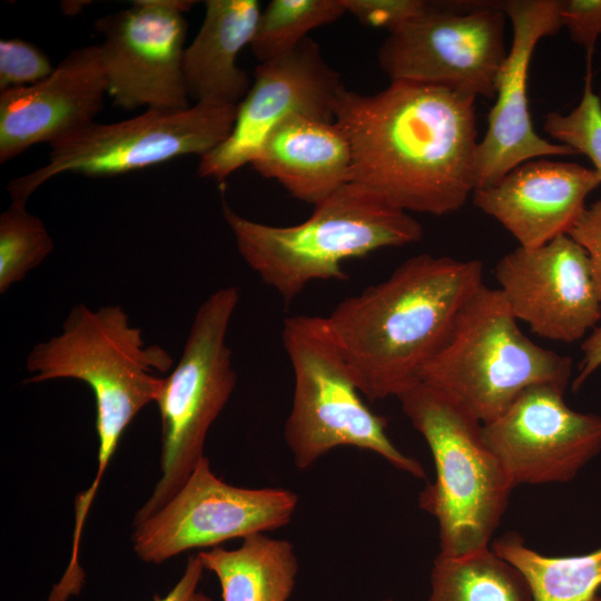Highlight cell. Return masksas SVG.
Here are the masks:
<instances>
[{"label": "cell", "instance_id": "obj_1", "mask_svg": "<svg viewBox=\"0 0 601 601\" xmlns=\"http://www.w3.org/2000/svg\"><path fill=\"white\" fill-rule=\"evenodd\" d=\"M476 97L450 88L391 81L339 93L334 121L352 150V183L404 210L443 216L475 189Z\"/></svg>", "mask_w": 601, "mask_h": 601}, {"label": "cell", "instance_id": "obj_2", "mask_svg": "<svg viewBox=\"0 0 601 601\" xmlns=\"http://www.w3.org/2000/svg\"><path fill=\"white\" fill-rule=\"evenodd\" d=\"M482 285L481 260L425 253L339 302L326 321L359 392L375 402L417 383Z\"/></svg>", "mask_w": 601, "mask_h": 601}, {"label": "cell", "instance_id": "obj_3", "mask_svg": "<svg viewBox=\"0 0 601 601\" xmlns=\"http://www.w3.org/2000/svg\"><path fill=\"white\" fill-rule=\"evenodd\" d=\"M169 353L146 345L139 327L129 323L118 305L93 311L83 304L71 308L61 333L37 344L26 366L33 375L24 383L73 378L86 383L96 402L98 436L97 472L76 503L89 511L121 435L134 417L156 402L166 373L173 367Z\"/></svg>", "mask_w": 601, "mask_h": 601}, {"label": "cell", "instance_id": "obj_4", "mask_svg": "<svg viewBox=\"0 0 601 601\" xmlns=\"http://www.w3.org/2000/svg\"><path fill=\"white\" fill-rule=\"evenodd\" d=\"M237 249L260 280L290 303L315 280L347 278L342 264L377 249L418 242L422 225L408 213L348 183L292 226L248 219L223 208Z\"/></svg>", "mask_w": 601, "mask_h": 601}, {"label": "cell", "instance_id": "obj_5", "mask_svg": "<svg viewBox=\"0 0 601 601\" xmlns=\"http://www.w3.org/2000/svg\"><path fill=\"white\" fill-rule=\"evenodd\" d=\"M426 441L435 481L418 505L439 523L440 553L461 556L489 548L515 487L483 436L482 422L460 401L417 382L398 397Z\"/></svg>", "mask_w": 601, "mask_h": 601}, {"label": "cell", "instance_id": "obj_6", "mask_svg": "<svg viewBox=\"0 0 601 601\" xmlns=\"http://www.w3.org/2000/svg\"><path fill=\"white\" fill-rule=\"evenodd\" d=\"M571 374L572 358L524 335L501 290L483 284L418 381L455 397L487 423L532 385L565 390Z\"/></svg>", "mask_w": 601, "mask_h": 601}, {"label": "cell", "instance_id": "obj_7", "mask_svg": "<svg viewBox=\"0 0 601 601\" xmlns=\"http://www.w3.org/2000/svg\"><path fill=\"white\" fill-rule=\"evenodd\" d=\"M282 341L294 373L284 437L297 469L311 467L333 449L351 446L371 451L414 477H426L421 463L391 441L386 420L362 401L326 317L285 318Z\"/></svg>", "mask_w": 601, "mask_h": 601}, {"label": "cell", "instance_id": "obj_8", "mask_svg": "<svg viewBox=\"0 0 601 601\" xmlns=\"http://www.w3.org/2000/svg\"><path fill=\"white\" fill-rule=\"evenodd\" d=\"M239 302L235 286L211 293L197 309L183 354L156 400L161 420V475L134 523L167 503L205 456V439L228 402L237 375L226 336Z\"/></svg>", "mask_w": 601, "mask_h": 601}, {"label": "cell", "instance_id": "obj_9", "mask_svg": "<svg viewBox=\"0 0 601 601\" xmlns=\"http://www.w3.org/2000/svg\"><path fill=\"white\" fill-rule=\"evenodd\" d=\"M237 106L196 102L178 110L147 109L112 124L93 122L55 145L47 162L9 184L12 200L26 203L62 174L111 177L188 156H205L230 134Z\"/></svg>", "mask_w": 601, "mask_h": 601}, {"label": "cell", "instance_id": "obj_10", "mask_svg": "<svg viewBox=\"0 0 601 601\" xmlns=\"http://www.w3.org/2000/svg\"><path fill=\"white\" fill-rule=\"evenodd\" d=\"M506 20L500 1H431L423 14L385 39L380 66L391 81L494 99L509 53Z\"/></svg>", "mask_w": 601, "mask_h": 601}, {"label": "cell", "instance_id": "obj_11", "mask_svg": "<svg viewBox=\"0 0 601 601\" xmlns=\"http://www.w3.org/2000/svg\"><path fill=\"white\" fill-rule=\"evenodd\" d=\"M297 504L298 495L287 489L225 483L204 456L167 503L134 523L132 548L144 562L159 564L188 550L280 529Z\"/></svg>", "mask_w": 601, "mask_h": 601}, {"label": "cell", "instance_id": "obj_12", "mask_svg": "<svg viewBox=\"0 0 601 601\" xmlns=\"http://www.w3.org/2000/svg\"><path fill=\"white\" fill-rule=\"evenodd\" d=\"M188 0H137L97 21L108 95L124 109H186L183 60Z\"/></svg>", "mask_w": 601, "mask_h": 601}, {"label": "cell", "instance_id": "obj_13", "mask_svg": "<svg viewBox=\"0 0 601 601\" xmlns=\"http://www.w3.org/2000/svg\"><path fill=\"white\" fill-rule=\"evenodd\" d=\"M344 88L318 43L308 37L288 53L259 62L253 85L237 105L230 134L200 157L199 176L223 181L252 164L268 135L294 114L334 121Z\"/></svg>", "mask_w": 601, "mask_h": 601}, {"label": "cell", "instance_id": "obj_14", "mask_svg": "<svg viewBox=\"0 0 601 601\" xmlns=\"http://www.w3.org/2000/svg\"><path fill=\"white\" fill-rule=\"evenodd\" d=\"M563 388H525L483 436L515 486L571 481L601 451V416L570 408Z\"/></svg>", "mask_w": 601, "mask_h": 601}, {"label": "cell", "instance_id": "obj_15", "mask_svg": "<svg viewBox=\"0 0 601 601\" xmlns=\"http://www.w3.org/2000/svg\"><path fill=\"white\" fill-rule=\"evenodd\" d=\"M494 275L515 318L540 337L573 343L601 319L588 255L569 235L518 246L499 259Z\"/></svg>", "mask_w": 601, "mask_h": 601}, {"label": "cell", "instance_id": "obj_16", "mask_svg": "<svg viewBox=\"0 0 601 601\" xmlns=\"http://www.w3.org/2000/svg\"><path fill=\"white\" fill-rule=\"evenodd\" d=\"M512 26V42L500 72L495 104L477 144L475 188L491 186L516 166L548 156H575L573 148L539 136L528 105V71L538 42L562 29L560 0L500 1Z\"/></svg>", "mask_w": 601, "mask_h": 601}, {"label": "cell", "instance_id": "obj_17", "mask_svg": "<svg viewBox=\"0 0 601 601\" xmlns=\"http://www.w3.org/2000/svg\"><path fill=\"white\" fill-rule=\"evenodd\" d=\"M108 95L99 46L72 50L43 80L0 91V162L68 140L95 121Z\"/></svg>", "mask_w": 601, "mask_h": 601}, {"label": "cell", "instance_id": "obj_18", "mask_svg": "<svg viewBox=\"0 0 601 601\" xmlns=\"http://www.w3.org/2000/svg\"><path fill=\"white\" fill-rule=\"evenodd\" d=\"M600 175L575 162L525 161L497 183L475 188L474 205L497 220L520 247L536 248L568 235L585 210Z\"/></svg>", "mask_w": 601, "mask_h": 601}, {"label": "cell", "instance_id": "obj_19", "mask_svg": "<svg viewBox=\"0 0 601 601\" xmlns=\"http://www.w3.org/2000/svg\"><path fill=\"white\" fill-rule=\"evenodd\" d=\"M250 165L314 206L352 183V150L343 129L335 121L299 114L268 135Z\"/></svg>", "mask_w": 601, "mask_h": 601}, {"label": "cell", "instance_id": "obj_20", "mask_svg": "<svg viewBox=\"0 0 601 601\" xmlns=\"http://www.w3.org/2000/svg\"><path fill=\"white\" fill-rule=\"evenodd\" d=\"M262 9L257 0H207L205 17L185 49L184 78L196 102L237 106L250 88L237 58L256 31Z\"/></svg>", "mask_w": 601, "mask_h": 601}, {"label": "cell", "instance_id": "obj_21", "mask_svg": "<svg viewBox=\"0 0 601 601\" xmlns=\"http://www.w3.org/2000/svg\"><path fill=\"white\" fill-rule=\"evenodd\" d=\"M197 554L216 575L223 601H287L292 595L298 561L287 540L259 533L236 549L215 546Z\"/></svg>", "mask_w": 601, "mask_h": 601}, {"label": "cell", "instance_id": "obj_22", "mask_svg": "<svg viewBox=\"0 0 601 601\" xmlns=\"http://www.w3.org/2000/svg\"><path fill=\"white\" fill-rule=\"evenodd\" d=\"M491 549L520 571L533 601H590L601 587V548L582 555L548 556L510 532Z\"/></svg>", "mask_w": 601, "mask_h": 601}, {"label": "cell", "instance_id": "obj_23", "mask_svg": "<svg viewBox=\"0 0 601 601\" xmlns=\"http://www.w3.org/2000/svg\"><path fill=\"white\" fill-rule=\"evenodd\" d=\"M427 601L533 600L520 571L489 546L461 556L439 553Z\"/></svg>", "mask_w": 601, "mask_h": 601}, {"label": "cell", "instance_id": "obj_24", "mask_svg": "<svg viewBox=\"0 0 601 601\" xmlns=\"http://www.w3.org/2000/svg\"><path fill=\"white\" fill-rule=\"evenodd\" d=\"M345 13L341 0H272L260 12L250 49L259 62L276 59L296 48L311 30Z\"/></svg>", "mask_w": 601, "mask_h": 601}, {"label": "cell", "instance_id": "obj_25", "mask_svg": "<svg viewBox=\"0 0 601 601\" xmlns=\"http://www.w3.org/2000/svg\"><path fill=\"white\" fill-rule=\"evenodd\" d=\"M52 250L43 221L26 209V203L11 200L0 216V293L22 280Z\"/></svg>", "mask_w": 601, "mask_h": 601}, {"label": "cell", "instance_id": "obj_26", "mask_svg": "<svg viewBox=\"0 0 601 601\" xmlns=\"http://www.w3.org/2000/svg\"><path fill=\"white\" fill-rule=\"evenodd\" d=\"M543 129L558 144L587 156L601 177V99L593 91L590 71L577 107L566 115L546 114Z\"/></svg>", "mask_w": 601, "mask_h": 601}, {"label": "cell", "instance_id": "obj_27", "mask_svg": "<svg viewBox=\"0 0 601 601\" xmlns=\"http://www.w3.org/2000/svg\"><path fill=\"white\" fill-rule=\"evenodd\" d=\"M55 67L41 49L23 39L0 41V91L37 83Z\"/></svg>", "mask_w": 601, "mask_h": 601}, {"label": "cell", "instance_id": "obj_28", "mask_svg": "<svg viewBox=\"0 0 601 601\" xmlns=\"http://www.w3.org/2000/svg\"><path fill=\"white\" fill-rule=\"evenodd\" d=\"M345 12L361 23L384 28L393 33L423 14L431 1L425 0H341Z\"/></svg>", "mask_w": 601, "mask_h": 601}, {"label": "cell", "instance_id": "obj_29", "mask_svg": "<svg viewBox=\"0 0 601 601\" xmlns=\"http://www.w3.org/2000/svg\"><path fill=\"white\" fill-rule=\"evenodd\" d=\"M560 14L571 40L584 47L591 57L601 37V0H560Z\"/></svg>", "mask_w": 601, "mask_h": 601}, {"label": "cell", "instance_id": "obj_30", "mask_svg": "<svg viewBox=\"0 0 601 601\" xmlns=\"http://www.w3.org/2000/svg\"><path fill=\"white\" fill-rule=\"evenodd\" d=\"M568 235L585 250L601 302V199L585 208Z\"/></svg>", "mask_w": 601, "mask_h": 601}, {"label": "cell", "instance_id": "obj_31", "mask_svg": "<svg viewBox=\"0 0 601 601\" xmlns=\"http://www.w3.org/2000/svg\"><path fill=\"white\" fill-rule=\"evenodd\" d=\"M205 568L198 554L190 555L176 584L166 595H155L154 601H213L198 589Z\"/></svg>", "mask_w": 601, "mask_h": 601}, {"label": "cell", "instance_id": "obj_32", "mask_svg": "<svg viewBox=\"0 0 601 601\" xmlns=\"http://www.w3.org/2000/svg\"><path fill=\"white\" fill-rule=\"evenodd\" d=\"M582 358L572 388L578 391L601 367V325L593 328L581 345Z\"/></svg>", "mask_w": 601, "mask_h": 601}, {"label": "cell", "instance_id": "obj_33", "mask_svg": "<svg viewBox=\"0 0 601 601\" xmlns=\"http://www.w3.org/2000/svg\"><path fill=\"white\" fill-rule=\"evenodd\" d=\"M590 601H601V597L599 595H595L594 598H592Z\"/></svg>", "mask_w": 601, "mask_h": 601}, {"label": "cell", "instance_id": "obj_34", "mask_svg": "<svg viewBox=\"0 0 601 601\" xmlns=\"http://www.w3.org/2000/svg\"><path fill=\"white\" fill-rule=\"evenodd\" d=\"M384 601H392L391 599L384 600Z\"/></svg>", "mask_w": 601, "mask_h": 601}]
</instances>
